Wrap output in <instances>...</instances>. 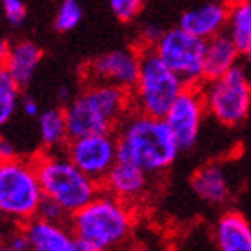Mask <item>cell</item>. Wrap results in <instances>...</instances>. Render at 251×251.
<instances>
[{
  "instance_id": "1",
  "label": "cell",
  "mask_w": 251,
  "mask_h": 251,
  "mask_svg": "<svg viewBox=\"0 0 251 251\" xmlns=\"http://www.w3.org/2000/svg\"><path fill=\"white\" fill-rule=\"evenodd\" d=\"M119 160L135 163L151 176L167 173L181 152L173 131L160 117L131 110L115 131Z\"/></svg>"
},
{
  "instance_id": "2",
  "label": "cell",
  "mask_w": 251,
  "mask_h": 251,
  "mask_svg": "<svg viewBox=\"0 0 251 251\" xmlns=\"http://www.w3.org/2000/svg\"><path fill=\"white\" fill-rule=\"evenodd\" d=\"M135 206L100 190L84 208L70 215L68 226L81 244L100 251H115L133 233Z\"/></svg>"
},
{
  "instance_id": "3",
  "label": "cell",
  "mask_w": 251,
  "mask_h": 251,
  "mask_svg": "<svg viewBox=\"0 0 251 251\" xmlns=\"http://www.w3.org/2000/svg\"><path fill=\"white\" fill-rule=\"evenodd\" d=\"M70 138L95 133H115L131 111L127 90L111 84L84 83V88L65 104Z\"/></svg>"
},
{
  "instance_id": "4",
  "label": "cell",
  "mask_w": 251,
  "mask_h": 251,
  "mask_svg": "<svg viewBox=\"0 0 251 251\" xmlns=\"http://www.w3.org/2000/svg\"><path fill=\"white\" fill-rule=\"evenodd\" d=\"M32 160L36 165L43 196L61 204L68 215H74L84 208L102 190L99 181L92 179L81 169L75 167L63 151H42L32 156Z\"/></svg>"
},
{
  "instance_id": "5",
  "label": "cell",
  "mask_w": 251,
  "mask_h": 251,
  "mask_svg": "<svg viewBox=\"0 0 251 251\" xmlns=\"http://www.w3.org/2000/svg\"><path fill=\"white\" fill-rule=\"evenodd\" d=\"M185 88L187 84L152 49H140V70L135 86L129 90L131 110L163 119Z\"/></svg>"
},
{
  "instance_id": "6",
  "label": "cell",
  "mask_w": 251,
  "mask_h": 251,
  "mask_svg": "<svg viewBox=\"0 0 251 251\" xmlns=\"http://www.w3.org/2000/svg\"><path fill=\"white\" fill-rule=\"evenodd\" d=\"M45 199L32 158L0 162V212L15 225L34 219Z\"/></svg>"
},
{
  "instance_id": "7",
  "label": "cell",
  "mask_w": 251,
  "mask_h": 251,
  "mask_svg": "<svg viewBox=\"0 0 251 251\" xmlns=\"http://www.w3.org/2000/svg\"><path fill=\"white\" fill-rule=\"evenodd\" d=\"M206 113L228 127L241 126L251 111V74L242 65L201 84Z\"/></svg>"
},
{
  "instance_id": "8",
  "label": "cell",
  "mask_w": 251,
  "mask_h": 251,
  "mask_svg": "<svg viewBox=\"0 0 251 251\" xmlns=\"http://www.w3.org/2000/svg\"><path fill=\"white\" fill-rule=\"evenodd\" d=\"M152 50L187 86H201L204 83V40L179 25L171 27L163 31Z\"/></svg>"
},
{
  "instance_id": "9",
  "label": "cell",
  "mask_w": 251,
  "mask_h": 251,
  "mask_svg": "<svg viewBox=\"0 0 251 251\" xmlns=\"http://www.w3.org/2000/svg\"><path fill=\"white\" fill-rule=\"evenodd\" d=\"M63 152L86 176L102 183V179L119 162V142L115 133L84 135L70 138Z\"/></svg>"
},
{
  "instance_id": "10",
  "label": "cell",
  "mask_w": 251,
  "mask_h": 251,
  "mask_svg": "<svg viewBox=\"0 0 251 251\" xmlns=\"http://www.w3.org/2000/svg\"><path fill=\"white\" fill-rule=\"evenodd\" d=\"M140 70V49L124 47L100 54L83 68L84 83L111 84L129 92Z\"/></svg>"
},
{
  "instance_id": "11",
  "label": "cell",
  "mask_w": 251,
  "mask_h": 251,
  "mask_svg": "<svg viewBox=\"0 0 251 251\" xmlns=\"http://www.w3.org/2000/svg\"><path fill=\"white\" fill-rule=\"evenodd\" d=\"M204 113L206 106L201 86H187L163 117L181 151H188L198 144Z\"/></svg>"
},
{
  "instance_id": "12",
  "label": "cell",
  "mask_w": 251,
  "mask_h": 251,
  "mask_svg": "<svg viewBox=\"0 0 251 251\" xmlns=\"http://www.w3.org/2000/svg\"><path fill=\"white\" fill-rule=\"evenodd\" d=\"M151 179V174H147L138 165L119 160L100 185L102 190L110 192L111 196L136 206L149 194Z\"/></svg>"
},
{
  "instance_id": "13",
  "label": "cell",
  "mask_w": 251,
  "mask_h": 251,
  "mask_svg": "<svg viewBox=\"0 0 251 251\" xmlns=\"http://www.w3.org/2000/svg\"><path fill=\"white\" fill-rule=\"evenodd\" d=\"M29 241V251H77L79 241L68 225L49 223L42 217L24 225Z\"/></svg>"
},
{
  "instance_id": "14",
  "label": "cell",
  "mask_w": 251,
  "mask_h": 251,
  "mask_svg": "<svg viewBox=\"0 0 251 251\" xmlns=\"http://www.w3.org/2000/svg\"><path fill=\"white\" fill-rule=\"evenodd\" d=\"M228 24V4L225 2H204L183 11L178 25L194 36L208 42L226 31Z\"/></svg>"
},
{
  "instance_id": "15",
  "label": "cell",
  "mask_w": 251,
  "mask_h": 251,
  "mask_svg": "<svg viewBox=\"0 0 251 251\" xmlns=\"http://www.w3.org/2000/svg\"><path fill=\"white\" fill-rule=\"evenodd\" d=\"M194 194L210 206H221L230 199V179L221 163H206L190 178Z\"/></svg>"
},
{
  "instance_id": "16",
  "label": "cell",
  "mask_w": 251,
  "mask_h": 251,
  "mask_svg": "<svg viewBox=\"0 0 251 251\" xmlns=\"http://www.w3.org/2000/svg\"><path fill=\"white\" fill-rule=\"evenodd\" d=\"M214 241L219 251H251V225L237 210H226L214 226Z\"/></svg>"
},
{
  "instance_id": "17",
  "label": "cell",
  "mask_w": 251,
  "mask_h": 251,
  "mask_svg": "<svg viewBox=\"0 0 251 251\" xmlns=\"http://www.w3.org/2000/svg\"><path fill=\"white\" fill-rule=\"evenodd\" d=\"M241 49L226 32L210 38L204 50V81L223 77L233 67L241 65Z\"/></svg>"
},
{
  "instance_id": "18",
  "label": "cell",
  "mask_w": 251,
  "mask_h": 251,
  "mask_svg": "<svg viewBox=\"0 0 251 251\" xmlns=\"http://www.w3.org/2000/svg\"><path fill=\"white\" fill-rule=\"evenodd\" d=\"M43 59V50L31 40H18L11 43V50L5 63V70L15 77L20 86L31 83Z\"/></svg>"
},
{
  "instance_id": "19",
  "label": "cell",
  "mask_w": 251,
  "mask_h": 251,
  "mask_svg": "<svg viewBox=\"0 0 251 251\" xmlns=\"http://www.w3.org/2000/svg\"><path fill=\"white\" fill-rule=\"evenodd\" d=\"M38 131H40V142L43 151L59 152L65 151L67 144L70 142L67 117L63 108H47L38 117Z\"/></svg>"
},
{
  "instance_id": "20",
  "label": "cell",
  "mask_w": 251,
  "mask_h": 251,
  "mask_svg": "<svg viewBox=\"0 0 251 251\" xmlns=\"http://www.w3.org/2000/svg\"><path fill=\"white\" fill-rule=\"evenodd\" d=\"M225 32L241 50L251 43V7L244 0L228 2V24Z\"/></svg>"
},
{
  "instance_id": "21",
  "label": "cell",
  "mask_w": 251,
  "mask_h": 251,
  "mask_svg": "<svg viewBox=\"0 0 251 251\" xmlns=\"http://www.w3.org/2000/svg\"><path fill=\"white\" fill-rule=\"evenodd\" d=\"M22 86L5 68H0V129L20 110Z\"/></svg>"
},
{
  "instance_id": "22",
  "label": "cell",
  "mask_w": 251,
  "mask_h": 251,
  "mask_svg": "<svg viewBox=\"0 0 251 251\" xmlns=\"http://www.w3.org/2000/svg\"><path fill=\"white\" fill-rule=\"evenodd\" d=\"M83 20V7L79 0H61L54 16V29L58 32H70Z\"/></svg>"
},
{
  "instance_id": "23",
  "label": "cell",
  "mask_w": 251,
  "mask_h": 251,
  "mask_svg": "<svg viewBox=\"0 0 251 251\" xmlns=\"http://www.w3.org/2000/svg\"><path fill=\"white\" fill-rule=\"evenodd\" d=\"M108 2H110V9L113 11V15L124 24L135 20L146 4V0H108Z\"/></svg>"
},
{
  "instance_id": "24",
  "label": "cell",
  "mask_w": 251,
  "mask_h": 251,
  "mask_svg": "<svg viewBox=\"0 0 251 251\" xmlns=\"http://www.w3.org/2000/svg\"><path fill=\"white\" fill-rule=\"evenodd\" d=\"M2 15L13 27H22L27 20V5L24 0H0Z\"/></svg>"
},
{
  "instance_id": "25",
  "label": "cell",
  "mask_w": 251,
  "mask_h": 251,
  "mask_svg": "<svg viewBox=\"0 0 251 251\" xmlns=\"http://www.w3.org/2000/svg\"><path fill=\"white\" fill-rule=\"evenodd\" d=\"M36 217H42L49 223H63V225H68V219H70V215L67 214V210L63 208L61 204L47 198L42 201V206L38 210Z\"/></svg>"
},
{
  "instance_id": "26",
  "label": "cell",
  "mask_w": 251,
  "mask_h": 251,
  "mask_svg": "<svg viewBox=\"0 0 251 251\" xmlns=\"http://www.w3.org/2000/svg\"><path fill=\"white\" fill-rule=\"evenodd\" d=\"M163 34V29L162 27H158L156 24H146V25H142L140 29V34H138V40L140 42L136 43L135 47L136 49H152L156 45V42L162 38Z\"/></svg>"
},
{
  "instance_id": "27",
  "label": "cell",
  "mask_w": 251,
  "mask_h": 251,
  "mask_svg": "<svg viewBox=\"0 0 251 251\" xmlns=\"http://www.w3.org/2000/svg\"><path fill=\"white\" fill-rule=\"evenodd\" d=\"M16 156H20V154L16 151L15 144L7 136L0 135V162H9V160H13Z\"/></svg>"
},
{
  "instance_id": "28",
  "label": "cell",
  "mask_w": 251,
  "mask_h": 251,
  "mask_svg": "<svg viewBox=\"0 0 251 251\" xmlns=\"http://www.w3.org/2000/svg\"><path fill=\"white\" fill-rule=\"evenodd\" d=\"M20 111L24 113L25 117H31V119H38L40 117V104H38V100L34 97H22L20 100Z\"/></svg>"
},
{
  "instance_id": "29",
  "label": "cell",
  "mask_w": 251,
  "mask_h": 251,
  "mask_svg": "<svg viewBox=\"0 0 251 251\" xmlns=\"http://www.w3.org/2000/svg\"><path fill=\"white\" fill-rule=\"evenodd\" d=\"M9 50H11V43L5 40V38L0 36V68L5 67V63H7V56H9Z\"/></svg>"
},
{
  "instance_id": "30",
  "label": "cell",
  "mask_w": 251,
  "mask_h": 251,
  "mask_svg": "<svg viewBox=\"0 0 251 251\" xmlns=\"http://www.w3.org/2000/svg\"><path fill=\"white\" fill-rule=\"evenodd\" d=\"M241 61H242L241 63L242 67L251 74V43L244 49V50H241Z\"/></svg>"
},
{
  "instance_id": "31",
  "label": "cell",
  "mask_w": 251,
  "mask_h": 251,
  "mask_svg": "<svg viewBox=\"0 0 251 251\" xmlns=\"http://www.w3.org/2000/svg\"><path fill=\"white\" fill-rule=\"evenodd\" d=\"M56 95H58V99L63 100L65 104L72 99V92H70V88H68V86H59V88L56 90Z\"/></svg>"
},
{
  "instance_id": "32",
  "label": "cell",
  "mask_w": 251,
  "mask_h": 251,
  "mask_svg": "<svg viewBox=\"0 0 251 251\" xmlns=\"http://www.w3.org/2000/svg\"><path fill=\"white\" fill-rule=\"evenodd\" d=\"M11 225H13V223H11V221H7V217L0 212V241L4 239V235L7 233V230H9Z\"/></svg>"
},
{
  "instance_id": "33",
  "label": "cell",
  "mask_w": 251,
  "mask_h": 251,
  "mask_svg": "<svg viewBox=\"0 0 251 251\" xmlns=\"http://www.w3.org/2000/svg\"><path fill=\"white\" fill-rule=\"evenodd\" d=\"M0 251H18V250H15L13 246H9L5 241H0Z\"/></svg>"
},
{
  "instance_id": "34",
  "label": "cell",
  "mask_w": 251,
  "mask_h": 251,
  "mask_svg": "<svg viewBox=\"0 0 251 251\" xmlns=\"http://www.w3.org/2000/svg\"><path fill=\"white\" fill-rule=\"evenodd\" d=\"M77 251H100V250H95V248L84 246V244H81V242H79V250Z\"/></svg>"
},
{
  "instance_id": "35",
  "label": "cell",
  "mask_w": 251,
  "mask_h": 251,
  "mask_svg": "<svg viewBox=\"0 0 251 251\" xmlns=\"http://www.w3.org/2000/svg\"><path fill=\"white\" fill-rule=\"evenodd\" d=\"M244 2H246V4H248V5H250V7H251V0H244Z\"/></svg>"
}]
</instances>
